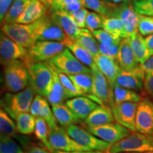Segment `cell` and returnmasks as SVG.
Here are the masks:
<instances>
[{"mask_svg": "<svg viewBox=\"0 0 153 153\" xmlns=\"http://www.w3.org/2000/svg\"><path fill=\"white\" fill-rule=\"evenodd\" d=\"M29 72L26 63L14 60L4 66V87L8 92L16 93L29 86Z\"/></svg>", "mask_w": 153, "mask_h": 153, "instance_id": "1", "label": "cell"}, {"mask_svg": "<svg viewBox=\"0 0 153 153\" xmlns=\"http://www.w3.org/2000/svg\"><path fill=\"white\" fill-rule=\"evenodd\" d=\"M36 94L30 86L16 93L7 92L1 100V108L14 120L23 113L30 112Z\"/></svg>", "mask_w": 153, "mask_h": 153, "instance_id": "2", "label": "cell"}, {"mask_svg": "<svg viewBox=\"0 0 153 153\" xmlns=\"http://www.w3.org/2000/svg\"><path fill=\"white\" fill-rule=\"evenodd\" d=\"M29 86L36 94L45 97L51 90L53 74L51 67L46 62H33L28 67Z\"/></svg>", "mask_w": 153, "mask_h": 153, "instance_id": "3", "label": "cell"}, {"mask_svg": "<svg viewBox=\"0 0 153 153\" xmlns=\"http://www.w3.org/2000/svg\"><path fill=\"white\" fill-rule=\"evenodd\" d=\"M108 150L111 153L153 152V135L138 132L131 133L129 136L112 145Z\"/></svg>", "mask_w": 153, "mask_h": 153, "instance_id": "4", "label": "cell"}, {"mask_svg": "<svg viewBox=\"0 0 153 153\" xmlns=\"http://www.w3.org/2000/svg\"><path fill=\"white\" fill-rule=\"evenodd\" d=\"M46 63L55 70L68 75L80 73H93L92 70L80 62L68 48Z\"/></svg>", "mask_w": 153, "mask_h": 153, "instance_id": "5", "label": "cell"}, {"mask_svg": "<svg viewBox=\"0 0 153 153\" xmlns=\"http://www.w3.org/2000/svg\"><path fill=\"white\" fill-rule=\"evenodd\" d=\"M0 57L3 66L14 60H22L27 67L33 63L28 50L11 39L3 31L0 35Z\"/></svg>", "mask_w": 153, "mask_h": 153, "instance_id": "6", "label": "cell"}, {"mask_svg": "<svg viewBox=\"0 0 153 153\" xmlns=\"http://www.w3.org/2000/svg\"><path fill=\"white\" fill-rule=\"evenodd\" d=\"M65 128L72 139L90 151H106L111 146V144L102 140L87 129L76 124H72Z\"/></svg>", "mask_w": 153, "mask_h": 153, "instance_id": "7", "label": "cell"}, {"mask_svg": "<svg viewBox=\"0 0 153 153\" xmlns=\"http://www.w3.org/2000/svg\"><path fill=\"white\" fill-rule=\"evenodd\" d=\"M1 31L22 46L30 49L36 41L35 25L13 23L1 26Z\"/></svg>", "mask_w": 153, "mask_h": 153, "instance_id": "8", "label": "cell"}, {"mask_svg": "<svg viewBox=\"0 0 153 153\" xmlns=\"http://www.w3.org/2000/svg\"><path fill=\"white\" fill-rule=\"evenodd\" d=\"M36 41L64 42L67 36L60 26L53 20L50 12L34 22Z\"/></svg>", "mask_w": 153, "mask_h": 153, "instance_id": "9", "label": "cell"}, {"mask_svg": "<svg viewBox=\"0 0 153 153\" xmlns=\"http://www.w3.org/2000/svg\"><path fill=\"white\" fill-rule=\"evenodd\" d=\"M66 48L64 42L36 41L28 49L32 62H43L51 60Z\"/></svg>", "mask_w": 153, "mask_h": 153, "instance_id": "10", "label": "cell"}, {"mask_svg": "<svg viewBox=\"0 0 153 153\" xmlns=\"http://www.w3.org/2000/svg\"><path fill=\"white\" fill-rule=\"evenodd\" d=\"M87 130L95 136L110 144L114 145L125 137L129 136L132 131L117 122H112L104 125L87 127Z\"/></svg>", "mask_w": 153, "mask_h": 153, "instance_id": "11", "label": "cell"}, {"mask_svg": "<svg viewBox=\"0 0 153 153\" xmlns=\"http://www.w3.org/2000/svg\"><path fill=\"white\" fill-rule=\"evenodd\" d=\"M137 105L138 103L135 102L113 103L110 107L114 120L131 131L135 132V118Z\"/></svg>", "mask_w": 153, "mask_h": 153, "instance_id": "12", "label": "cell"}, {"mask_svg": "<svg viewBox=\"0 0 153 153\" xmlns=\"http://www.w3.org/2000/svg\"><path fill=\"white\" fill-rule=\"evenodd\" d=\"M49 140L55 150L64 152L90 151L72 139L66 128L62 126L49 130Z\"/></svg>", "mask_w": 153, "mask_h": 153, "instance_id": "13", "label": "cell"}, {"mask_svg": "<svg viewBox=\"0 0 153 153\" xmlns=\"http://www.w3.org/2000/svg\"><path fill=\"white\" fill-rule=\"evenodd\" d=\"M111 17H117L121 19L125 25L126 38H129L138 30V14L134 8V4L128 0L126 2L116 4L114 13Z\"/></svg>", "mask_w": 153, "mask_h": 153, "instance_id": "14", "label": "cell"}, {"mask_svg": "<svg viewBox=\"0 0 153 153\" xmlns=\"http://www.w3.org/2000/svg\"><path fill=\"white\" fill-rule=\"evenodd\" d=\"M135 128L138 133L153 135V101L149 99H143L138 103Z\"/></svg>", "mask_w": 153, "mask_h": 153, "instance_id": "15", "label": "cell"}, {"mask_svg": "<svg viewBox=\"0 0 153 153\" xmlns=\"http://www.w3.org/2000/svg\"><path fill=\"white\" fill-rule=\"evenodd\" d=\"M145 72L140 64L130 70H121L116 79V84L126 89L140 91L144 87Z\"/></svg>", "mask_w": 153, "mask_h": 153, "instance_id": "16", "label": "cell"}, {"mask_svg": "<svg viewBox=\"0 0 153 153\" xmlns=\"http://www.w3.org/2000/svg\"><path fill=\"white\" fill-rule=\"evenodd\" d=\"M93 71V96L97 97L103 105L113 104V89L104 74L98 68Z\"/></svg>", "mask_w": 153, "mask_h": 153, "instance_id": "17", "label": "cell"}, {"mask_svg": "<svg viewBox=\"0 0 153 153\" xmlns=\"http://www.w3.org/2000/svg\"><path fill=\"white\" fill-rule=\"evenodd\" d=\"M30 114L36 118L40 117L45 120L49 129L58 127L57 121L53 114L52 108L50 107L48 101L45 97L36 94L30 106Z\"/></svg>", "mask_w": 153, "mask_h": 153, "instance_id": "18", "label": "cell"}, {"mask_svg": "<svg viewBox=\"0 0 153 153\" xmlns=\"http://www.w3.org/2000/svg\"><path fill=\"white\" fill-rule=\"evenodd\" d=\"M65 104L79 120H85L99 105L85 96L74 97L66 101Z\"/></svg>", "mask_w": 153, "mask_h": 153, "instance_id": "19", "label": "cell"}, {"mask_svg": "<svg viewBox=\"0 0 153 153\" xmlns=\"http://www.w3.org/2000/svg\"><path fill=\"white\" fill-rule=\"evenodd\" d=\"M94 60L97 68L107 78L113 89L116 84V78L121 70L117 60L100 53L94 57Z\"/></svg>", "mask_w": 153, "mask_h": 153, "instance_id": "20", "label": "cell"}, {"mask_svg": "<svg viewBox=\"0 0 153 153\" xmlns=\"http://www.w3.org/2000/svg\"><path fill=\"white\" fill-rule=\"evenodd\" d=\"M48 13L49 10L41 1L30 0L26 9L15 23L22 24H33Z\"/></svg>", "mask_w": 153, "mask_h": 153, "instance_id": "21", "label": "cell"}, {"mask_svg": "<svg viewBox=\"0 0 153 153\" xmlns=\"http://www.w3.org/2000/svg\"><path fill=\"white\" fill-rule=\"evenodd\" d=\"M53 20L65 32L67 38L75 40L79 35L81 28L78 26L70 14L62 11H49Z\"/></svg>", "mask_w": 153, "mask_h": 153, "instance_id": "22", "label": "cell"}, {"mask_svg": "<svg viewBox=\"0 0 153 153\" xmlns=\"http://www.w3.org/2000/svg\"><path fill=\"white\" fill-rule=\"evenodd\" d=\"M128 38L132 50L139 64L143 65L152 56L153 51L148 47L145 38H143L138 30Z\"/></svg>", "mask_w": 153, "mask_h": 153, "instance_id": "23", "label": "cell"}, {"mask_svg": "<svg viewBox=\"0 0 153 153\" xmlns=\"http://www.w3.org/2000/svg\"><path fill=\"white\" fill-rule=\"evenodd\" d=\"M116 60L121 70H131L139 64L132 50L128 38H122Z\"/></svg>", "mask_w": 153, "mask_h": 153, "instance_id": "24", "label": "cell"}, {"mask_svg": "<svg viewBox=\"0 0 153 153\" xmlns=\"http://www.w3.org/2000/svg\"><path fill=\"white\" fill-rule=\"evenodd\" d=\"M65 44L66 48L70 50L74 56L79 60L80 62L85 64L90 68L91 70L97 68V66L96 65L94 57L91 54L90 52L85 49V48L82 47L81 45L79 43H76L74 40L69 39V38H66L65 41H64Z\"/></svg>", "mask_w": 153, "mask_h": 153, "instance_id": "25", "label": "cell"}, {"mask_svg": "<svg viewBox=\"0 0 153 153\" xmlns=\"http://www.w3.org/2000/svg\"><path fill=\"white\" fill-rule=\"evenodd\" d=\"M114 118L110 109L104 106H99L85 120L89 127L104 125L114 122Z\"/></svg>", "mask_w": 153, "mask_h": 153, "instance_id": "26", "label": "cell"}, {"mask_svg": "<svg viewBox=\"0 0 153 153\" xmlns=\"http://www.w3.org/2000/svg\"><path fill=\"white\" fill-rule=\"evenodd\" d=\"M52 111L56 118L57 123L62 127L67 128L68 126L80 123L79 118H76L72 111L65 104L53 105Z\"/></svg>", "mask_w": 153, "mask_h": 153, "instance_id": "27", "label": "cell"}, {"mask_svg": "<svg viewBox=\"0 0 153 153\" xmlns=\"http://www.w3.org/2000/svg\"><path fill=\"white\" fill-rule=\"evenodd\" d=\"M51 68L52 70L53 74V81L51 90L46 99L50 104H51V106H53V105L63 104L64 101L67 99L64 87H63L62 83L59 79L57 72L52 67H51Z\"/></svg>", "mask_w": 153, "mask_h": 153, "instance_id": "28", "label": "cell"}, {"mask_svg": "<svg viewBox=\"0 0 153 153\" xmlns=\"http://www.w3.org/2000/svg\"><path fill=\"white\" fill-rule=\"evenodd\" d=\"M74 41L90 52L94 57L99 54L98 42L94 36L92 32L87 28H81L79 35L76 36Z\"/></svg>", "mask_w": 153, "mask_h": 153, "instance_id": "29", "label": "cell"}, {"mask_svg": "<svg viewBox=\"0 0 153 153\" xmlns=\"http://www.w3.org/2000/svg\"><path fill=\"white\" fill-rule=\"evenodd\" d=\"M142 99L141 96L136 91L120 87L116 84L113 87V103H139Z\"/></svg>", "mask_w": 153, "mask_h": 153, "instance_id": "30", "label": "cell"}, {"mask_svg": "<svg viewBox=\"0 0 153 153\" xmlns=\"http://www.w3.org/2000/svg\"><path fill=\"white\" fill-rule=\"evenodd\" d=\"M85 8L106 17H111L114 13L116 4L108 3L103 0H82Z\"/></svg>", "mask_w": 153, "mask_h": 153, "instance_id": "31", "label": "cell"}, {"mask_svg": "<svg viewBox=\"0 0 153 153\" xmlns=\"http://www.w3.org/2000/svg\"><path fill=\"white\" fill-rule=\"evenodd\" d=\"M68 76L85 96L93 95V73H80Z\"/></svg>", "mask_w": 153, "mask_h": 153, "instance_id": "32", "label": "cell"}, {"mask_svg": "<svg viewBox=\"0 0 153 153\" xmlns=\"http://www.w3.org/2000/svg\"><path fill=\"white\" fill-rule=\"evenodd\" d=\"M17 132L23 135H30L34 133L36 118L29 113H23L16 118Z\"/></svg>", "mask_w": 153, "mask_h": 153, "instance_id": "33", "label": "cell"}, {"mask_svg": "<svg viewBox=\"0 0 153 153\" xmlns=\"http://www.w3.org/2000/svg\"><path fill=\"white\" fill-rule=\"evenodd\" d=\"M49 127L45 120L42 118L37 117L36 120V128L34 134L50 152H55V150L49 140Z\"/></svg>", "mask_w": 153, "mask_h": 153, "instance_id": "34", "label": "cell"}, {"mask_svg": "<svg viewBox=\"0 0 153 153\" xmlns=\"http://www.w3.org/2000/svg\"><path fill=\"white\" fill-rule=\"evenodd\" d=\"M30 0H14L11 8L7 13V16L1 23V26L4 24H13L15 23L22 13L26 9Z\"/></svg>", "mask_w": 153, "mask_h": 153, "instance_id": "35", "label": "cell"}, {"mask_svg": "<svg viewBox=\"0 0 153 153\" xmlns=\"http://www.w3.org/2000/svg\"><path fill=\"white\" fill-rule=\"evenodd\" d=\"M102 29L121 38H126L125 25L121 19L117 17H106L103 22Z\"/></svg>", "mask_w": 153, "mask_h": 153, "instance_id": "36", "label": "cell"}, {"mask_svg": "<svg viewBox=\"0 0 153 153\" xmlns=\"http://www.w3.org/2000/svg\"><path fill=\"white\" fill-rule=\"evenodd\" d=\"M55 70L57 72L59 79H60L61 83H62L63 87H64L67 99L79 97V96H85V94L74 85L73 82L70 79V78L69 77L68 74L63 73V72L60 71H58L57 70Z\"/></svg>", "mask_w": 153, "mask_h": 153, "instance_id": "37", "label": "cell"}, {"mask_svg": "<svg viewBox=\"0 0 153 153\" xmlns=\"http://www.w3.org/2000/svg\"><path fill=\"white\" fill-rule=\"evenodd\" d=\"M0 130L1 133L13 137L16 134V124L13 118L3 108L0 109Z\"/></svg>", "mask_w": 153, "mask_h": 153, "instance_id": "38", "label": "cell"}, {"mask_svg": "<svg viewBox=\"0 0 153 153\" xmlns=\"http://www.w3.org/2000/svg\"><path fill=\"white\" fill-rule=\"evenodd\" d=\"M0 153H24L18 143L11 137L1 133Z\"/></svg>", "mask_w": 153, "mask_h": 153, "instance_id": "39", "label": "cell"}, {"mask_svg": "<svg viewBox=\"0 0 153 153\" xmlns=\"http://www.w3.org/2000/svg\"><path fill=\"white\" fill-rule=\"evenodd\" d=\"M92 32L94 36L99 43L104 45H111V44H119L122 38L115 36L104 29L94 30Z\"/></svg>", "mask_w": 153, "mask_h": 153, "instance_id": "40", "label": "cell"}, {"mask_svg": "<svg viewBox=\"0 0 153 153\" xmlns=\"http://www.w3.org/2000/svg\"><path fill=\"white\" fill-rule=\"evenodd\" d=\"M106 17L94 11H89L86 19V28L91 31L101 29L103 28V22Z\"/></svg>", "mask_w": 153, "mask_h": 153, "instance_id": "41", "label": "cell"}, {"mask_svg": "<svg viewBox=\"0 0 153 153\" xmlns=\"http://www.w3.org/2000/svg\"><path fill=\"white\" fill-rule=\"evenodd\" d=\"M137 28L143 36H148L153 33V16L138 14Z\"/></svg>", "mask_w": 153, "mask_h": 153, "instance_id": "42", "label": "cell"}, {"mask_svg": "<svg viewBox=\"0 0 153 153\" xmlns=\"http://www.w3.org/2000/svg\"><path fill=\"white\" fill-rule=\"evenodd\" d=\"M133 4L138 14L153 16V0H140L134 1Z\"/></svg>", "mask_w": 153, "mask_h": 153, "instance_id": "43", "label": "cell"}, {"mask_svg": "<svg viewBox=\"0 0 153 153\" xmlns=\"http://www.w3.org/2000/svg\"><path fill=\"white\" fill-rule=\"evenodd\" d=\"M98 42V41H97ZM98 46L99 53L106 56L112 57L114 59H117L118 52H119V44H111V45H104L98 42Z\"/></svg>", "mask_w": 153, "mask_h": 153, "instance_id": "44", "label": "cell"}, {"mask_svg": "<svg viewBox=\"0 0 153 153\" xmlns=\"http://www.w3.org/2000/svg\"><path fill=\"white\" fill-rule=\"evenodd\" d=\"M89 12V11H88L87 9L83 7L79 10L76 11L70 15L74 19L76 24L78 25V26L79 28H86V19H87V14Z\"/></svg>", "mask_w": 153, "mask_h": 153, "instance_id": "45", "label": "cell"}, {"mask_svg": "<svg viewBox=\"0 0 153 153\" xmlns=\"http://www.w3.org/2000/svg\"><path fill=\"white\" fill-rule=\"evenodd\" d=\"M83 7L82 0H72L71 1L62 6L58 11H62V12L67 13L68 14H71L72 13L83 8Z\"/></svg>", "mask_w": 153, "mask_h": 153, "instance_id": "46", "label": "cell"}, {"mask_svg": "<svg viewBox=\"0 0 153 153\" xmlns=\"http://www.w3.org/2000/svg\"><path fill=\"white\" fill-rule=\"evenodd\" d=\"M144 89L146 92L153 98V71L145 72Z\"/></svg>", "mask_w": 153, "mask_h": 153, "instance_id": "47", "label": "cell"}, {"mask_svg": "<svg viewBox=\"0 0 153 153\" xmlns=\"http://www.w3.org/2000/svg\"><path fill=\"white\" fill-rule=\"evenodd\" d=\"M14 0H0V20L1 23L7 16Z\"/></svg>", "mask_w": 153, "mask_h": 153, "instance_id": "48", "label": "cell"}, {"mask_svg": "<svg viewBox=\"0 0 153 153\" xmlns=\"http://www.w3.org/2000/svg\"><path fill=\"white\" fill-rule=\"evenodd\" d=\"M72 0H53V4L51 10L49 11H58L62 6L68 4Z\"/></svg>", "mask_w": 153, "mask_h": 153, "instance_id": "49", "label": "cell"}, {"mask_svg": "<svg viewBox=\"0 0 153 153\" xmlns=\"http://www.w3.org/2000/svg\"><path fill=\"white\" fill-rule=\"evenodd\" d=\"M26 153H52L48 150V149L42 148L36 145H31L27 148Z\"/></svg>", "mask_w": 153, "mask_h": 153, "instance_id": "50", "label": "cell"}, {"mask_svg": "<svg viewBox=\"0 0 153 153\" xmlns=\"http://www.w3.org/2000/svg\"><path fill=\"white\" fill-rule=\"evenodd\" d=\"M141 65H142V68L145 72L153 71V55Z\"/></svg>", "mask_w": 153, "mask_h": 153, "instance_id": "51", "label": "cell"}, {"mask_svg": "<svg viewBox=\"0 0 153 153\" xmlns=\"http://www.w3.org/2000/svg\"><path fill=\"white\" fill-rule=\"evenodd\" d=\"M145 41L149 48L153 51V33L146 36L145 38Z\"/></svg>", "mask_w": 153, "mask_h": 153, "instance_id": "52", "label": "cell"}, {"mask_svg": "<svg viewBox=\"0 0 153 153\" xmlns=\"http://www.w3.org/2000/svg\"><path fill=\"white\" fill-rule=\"evenodd\" d=\"M104 151H74V152H64V151L55 150L54 153H103Z\"/></svg>", "mask_w": 153, "mask_h": 153, "instance_id": "53", "label": "cell"}, {"mask_svg": "<svg viewBox=\"0 0 153 153\" xmlns=\"http://www.w3.org/2000/svg\"><path fill=\"white\" fill-rule=\"evenodd\" d=\"M39 1H41V2L47 7L49 11L51 10L53 4V0H39Z\"/></svg>", "mask_w": 153, "mask_h": 153, "instance_id": "54", "label": "cell"}, {"mask_svg": "<svg viewBox=\"0 0 153 153\" xmlns=\"http://www.w3.org/2000/svg\"><path fill=\"white\" fill-rule=\"evenodd\" d=\"M128 0H111V2L113 4H119L126 2L128 1Z\"/></svg>", "mask_w": 153, "mask_h": 153, "instance_id": "55", "label": "cell"}, {"mask_svg": "<svg viewBox=\"0 0 153 153\" xmlns=\"http://www.w3.org/2000/svg\"><path fill=\"white\" fill-rule=\"evenodd\" d=\"M118 153H148V152H118Z\"/></svg>", "mask_w": 153, "mask_h": 153, "instance_id": "56", "label": "cell"}, {"mask_svg": "<svg viewBox=\"0 0 153 153\" xmlns=\"http://www.w3.org/2000/svg\"><path fill=\"white\" fill-rule=\"evenodd\" d=\"M103 1H106V2H108V3H111V0H103Z\"/></svg>", "mask_w": 153, "mask_h": 153, "instance_id": "57", "label": "cell"}, {"mask_svg": "<svg viewBox=\"0 0 153 153\" xmlns=\"http://www.w3.org/2000/svg\"><path fill=\"white\" fill-rule=\"evenodd\" d=\"M103 153H111V152H109V150H106V151H104V152Z\"/></svg>", "mask_w": 153, "mask_h": 153, "instance_id": "58", "label": "cell"}, {"mask_svg": "<svg viewBox=\"0 0 153 153\" xmlns=\"http://www.w3.org/2000/svg\"><path fill=\"white\" fill-rule=\"evenodd\" d=\"M133 1H140V0H133Z\"/></svg>", "mask_w": 153, "mask_h": 153, "instance_id": "59", "label": "cell"}, {"mask_svg": "<svg viewBox=\"0 0 153 153\" xmlns=\"http://www.w3.org/2000/svg\"><path fill=\"white\" fill-rule=\"evenodd\" d=\"M148 153H153V152H148Z\"/></svg>", "mask_w": 153, "mask_h": 153, "instance_id": "60", "label": "cell"}]
</instances>
